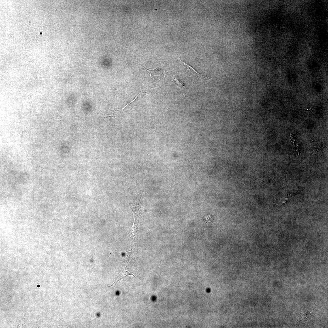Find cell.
<instances>
[{"label": "cell", "instance_id": "cell-2", "mask_svg": "<svg viewBox=\"0 0 328 328\" xmlns=\"http://www.w3.org/2000/svg\"><path fill=\"white\" fill-rule=\"evenodd\" d=\"M146 70L150 73V76L154 80H160L163 76V70H162L156 68L154 70H150L147 69L145 67L141 65Z\"/></svg>", "mask_w": 328, "mask_h": 328}, {"label": "cell", "instance_id": "cell-4", "mask_svg": "<svg viewBox=\"0 0 328 328\" xmlns=\"http://www.w3.org/2000/svg\"><path fill=\"white\" fill-rule=\"evenodd\" d=\"M128 105V104L126 106L121 109L114 110L112 111H109L108 113L106 114L105 117L108 118L111 117L114 118L116 119H117L118 118L121 114L124 109Z\"/></svg>", "mask_w": 328, "mask_h": 328}, {"label": "cell", "instance_id": "cell-3", "mask_svg": "<svg viewBox=\"0 0 328 328\" xmlns=\"http://www.w3.org/2000/svg\"><path fill=\"white\" fill-rule=\"evenodd\" d=\"M184 65L188 69V70H189V73L190 74L193 75L194 76H196L202 79L208 80H212L211 79L206 77L204 75H202L198 72H197L196 70L194 69L193 67L188 65L186 64L185 63H184Z\"/></svg>", "mask_w": 328, "mask_h": 328}, {"label": "cell", "instance_id": "cell-1", "mask_svg": "<svg viewBox=\"0 0 328 328\" xmlns=\"http://www.w3.org/2000/svg\"><path fill=\"white\" fill-rule=\"evenodd\" d=\"M142 195V194L137 202L129 204L130 207L133 212L134 217V222L132 231V233L134 234H136L137 231L139 220L143 214V211L140 203Z\"/></svg>", "mask_w": 328, "mask_h": 328}, {"label": "cell", "instance_id": "cell-5", "mask_svg": "<svg viewBox=\"0 0 328 328\" xmlns=\"http://www.w3.org/2000/svg\"><path fill=\"white\" fill-rule=\"evenodd\" d=\"M173 79L175 81L176 84L178 87L181 88H183L185 87V85L183 82H181V81H180L176 79L175 77L173 78Z\"/></svg>", "mask_w": 328, "mask_h": 328}]
</instances>
